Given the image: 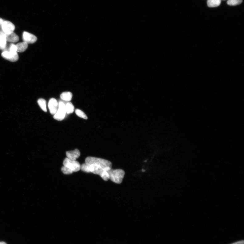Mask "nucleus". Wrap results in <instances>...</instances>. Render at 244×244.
I'll return each mask as SVG.
<instances>
[{"label": "nucleus", "mask_w": 244, "mask_h": 244, "mask_svg": "<svg viewBox=\"0 0 244 244\" xmlns=\"http://www.w3.org/2000/svg\"><path fill=\"white\" fill-rule=\"evenodd\" d=\"M67 158L71 160L76 161L80 157V153L78 149H75L74 151H68L66 152Z\"/></svg>", "instance_id": "9d476101"}, {"label": "nucleus", "mask_w": 244, "mask_h": 244, "mask_svg": "<svg viewBox=\"0 0 244 244\" xmlns=\"http://www.w3.org/2000/svg\"><path fill=\"white\" fill-rule=\"evenodd\" d=\"M22 38L23 42L28 44H32L35 43L37 40V37L29 32H24L22 34Z\"/></svg>", "instance_id": "6e6552de"}, {"label": "nucleus", "mask_w": 244, "mask_h": 244, "mask_svg": "<svg viewBox=\"0 0 244 244\" xmlns=\"http://www.w3.org/2000/svg\"><path fill=\"white\" fill-rule=\"evenodd\" d=\"M6 34L2 31H0V49L3 50L6 48Z\"/></svg>", "instance_id": "ddd939ff"}, {"label": "nucleus", "mask_w": 244, "mask_h": 244, "mask_svg": "<svg viewBox=\"0 0 244 244\" xmlns=\"http://www.w3.org/2000/svg\"><path fill=\"white\" fill-rule=\"evenodd\" d=\"M75 113L78 116L84 119L87 120V117L83 112L79 109H76L75 110Z\"/></svg>", "instance_id": "a211bd4d"}, {"label": "nucleus", "mask_w": 244, "mask_h": 244, "mask_svg": "<svg viewBox=\"0 0 244 244\" xmlns=\"http://www.w3.org/2000/svg\"><path fill=\"white\" fill-rule=\"evenodd\" d=\"M66 104L62 101L59 103V108L56 113L54 115V118L58 121L63 120L66 116V112L65 108Z\"/></svg>", "instance_id": "39448f33"}, {"label": "nucleus", "mask_w": 244, "mask_h": 244, "mask_svg": "<svg viewBox=\"0 0 244 244\" xmlns=\"http://www.w3.org/2000/svg\"><path fill=\"white\" fill-rule=\"evenodd\" d=\"M16 50L17 48L16 45L13 43L10 44L8 51H9L17 52Z\"/></svg>", "instance_id": "412c9836"}, {"label": "nucleus", "mask_w": 244, "mask_h": 244, "mask_svg": "<svg viewBox=\"0 0 244 244\" xmlns=\"http://www.w3.org/2000/svg\"><path fill=\"white\" fill-rule=\"evenodd\" d=\"M221 2V0H208L207 5L209 7H216L218 6Z\"/></svg>", "instance_id": "2eb2a0df"}, {"label": "nucleus", "mask_w": 244, "mask_h": 244, "mask_svg": "<svg viewBox=\"0 0 244 244\" xmlns=\"http://www.w3.org/2000/svg\"><path fill=\"white\" fill-rule=\"evenodd\" d=\"M1 56L3 58L12 62H16L19 59L18 54L16 52L5 51L2 53Z\"/></svg>", "instance_id": "423d86ee"}, {"label": "nucleus", "mask_w": 244, "mask_h": 244, "mask_svg": "<svg viewBox=\"0 0 244 244\" xmlns=\"http://www.w3.org/2000/svg\"><path fill=\"white\" fill-rule=\"evenodd\" d=\"M37 102H38L39 107L42 108V109L44 112H47L46 101V100L43 99V98H40L38 100Z\"/></svg>", "instance_id": "f3484780"}, {"label": "nucleus", "mask_w": 244, "mask_h": 244, "mask_svg": "<svg viewBox=\"0 0 244 244\" xmlns=\"http://www.w3.org/2000/svg\"><path fill=\"white\" fill-rule=\"evenodd\" d=\"M3 22H4V20L2 18H0V26L2 25Z\"/></svg>", "instance_id": "5701e85b"}, {"label": "nucleus", "mask_w": 244, "mask_h": 244, "mask_svg": "<svg viewBox=\"0 0 244 244\" xmlns=\"http://www.w3.org/2000/svg\"><path fill=\"white\" fill-rule=\"evenodd\" d=\"M0 244H7L6 242H0Z\"/></svg>", "instance_id": "b1692460"}, {"label": "nucleus", "mask_w": 244, "mask_h": 244, "mask_svg": "<svg viewBox=\"0 0 244 244\" xmlns=\"http://www.w3.org/2000/svg\"><path fill=\"white\" fill-rule=\"evenodd\" d=\"M85 163L87 164H95L99 165L107 171L112 169V164L109 161L106 159L92 157H88L85 161Z\"/></svg>", "instance_id": "f03ea898"}, {"label": "nucleus", "mask_w": 244, "mask_h": 244, "mask_svg": "<svg viewBox=\"0 0 244 244\" xmlns=\"http://www.w3.org/2000/svg\"><path fill=\"white\" fill-rule=\"evenodd\" d=\"M66 111L67 114L72 113L74 111V107L73 104L69 102L66 104Z\"/></svg>", "instance_id": "dca6fc26"}, {"label": "nucleus", "mask_w": 244, "mask_h": 244, "mask_svg": "<svg viewBox=\"0 0 244 244\" xmlns=\"http://www.w3.org/2000/svg\"><path fill=\"white\" fill-rule=\"evenodd\" d=\"M17 52H23L27 49L28 47V44L25 42L19 43L16 45Z\"/></svg>", "instance_id": "f8f14e48"}, {"label": "nucleus", "mask_w": 244, "mask_h": 244, "mask_svg": "<svg viewBox=\"0 0 244 244\" xmlns=\"http://www.w3.org/2000/svg\"><path fill=\"white\" fill-rule=\"evenodd\" d=\"M63 164V166L70 169L73 172L79 171L81 169V165L79 162L71 160L67 157L64 159Z\"/></svg>", "instance_id": "20e7f679"}, {"label": "nucleus", "mask_w": 244, "mask_h": 244, "mask_svg": "<svg viewBox=\"0 0 244 244\" xmlns=\"http://www.w3.org/2000/svg\"><path fill=\"white\" fill-rule=\"evenodd\" d=\"M2 31L6 35H9L14 31L15 29V26L11 22L5 21L1 25Z\"/></svg>", "instance_id": "0eeeda50"}, {"label": "nucleus", "mask_w": 244, "mask_h": 244, "mask_svg": "<svg viewBox=\"0 0 244 244\" xmlns=\"http://www.w3.org/2000/svg\"><path fill=\"white\" fill-rule=\"evenodd\" d=\"M6 38L7 42L15 43L19 40V37L14 32H13L9 35H6Z\"/></svg>", "instance_id": "9b49d317"}, {"label": "nucleus", "mask_w": 244, "mask_h": 244, "mask_svg": "<svg viewBox=\"0 0 244 244\" xmlns=\"http://www.w3.org/2000/svg\"><path fill=\"white\" fill-rule=\"evenodd\" d=\"M109 179L116 184H120L123 181L125 174V172L121 169H112L108 171Z\"/></svg>", "instance_id": "7ed1b4c3"}, {"label": "nucleus", "mask_w": 244, "mask_h": 244, "mask_svg": "<svg viewBox=\"0 0 244 244\" xmlns=\"http://www.w3.org/2000/svg\"><path fill=\"white\" fill-rule=\"evenodd\" d=\"M83 172L92 173L100 175L104 181H107L109 179L108 172L101 166L95 164H87L84 163L81 165V169Z\"/></svg>", "instance_id": "f257e3e1"}, {"label": "nucleus", "mask_w": 244, "mask_h": 244, "mask_svg": "<svg viewBox=\"0 0 244 244\" xmlns=\"http://www.w3.org/2000/svg\"><path fill=\"white\" fill-rule=\"evenodd\" d=\"M48 106L50 113L55 115L58 109L59 103L57 101L55 98H51L49 101Z\"/></svg>", "instance_id": "1a4fd4ad"}, {"label": "nucleus", "mask_w": 244, "mask_h": 244, "mask_svg": "<svg viewBox=\"0 0 244 244\" xmlns=\"http://www.w3.org/2000/svg\"><path fill=\"white\" fill-rule=\"evenodd\" d=\"M61 170L63 173L65 175H70L72 174L73 173L70 169L63 165L61 168Z\"/></svg>", "instance_id": "aec40b11"}, {"label": "nucleus", "mask_w": 244, "mask_h": 244, "mask_svg": "<svg viewBox=\"0 0 244 244\" xmlns=\"http://www.w3.org/2000/svg\"><path fill=\"white\" fill-rule=\"evenodd\" d=\"M73 95L72 93L69 92H64L60 95L61 99L66 101H69L72 99Z\"/></svg>", "instance_id": "4468645a"}, {"label": "nucleus", "mask_w": 244, "mask_h": 244, "mask_svg": "<svg viewBox=\"0 0 244 244\" xmlns=\"http://www.w3.org/2000/svg\"><path fill=\"white\" fill-rule=\"evenodd\" d=\"M244 240L240 241L237 242H236L233 243L231 244H244Z\"/></svg>", "instance_id": "4be33fe9"}, {"label": "nucleus", "mask_w": 244, "mask_h": 244, "mask_svg": "<svg viewBox=\"0 0 244 244\" xmlns=\"http://www.w3.org/2000/svg\"><path fill=\"white\" fill-rule=\"evenodd\" d=\"M242 1V0H229L227 3L230 6H235L240 4Z\"/></svg>", "instance_id": "6ab92c4d"}]
</instances>
